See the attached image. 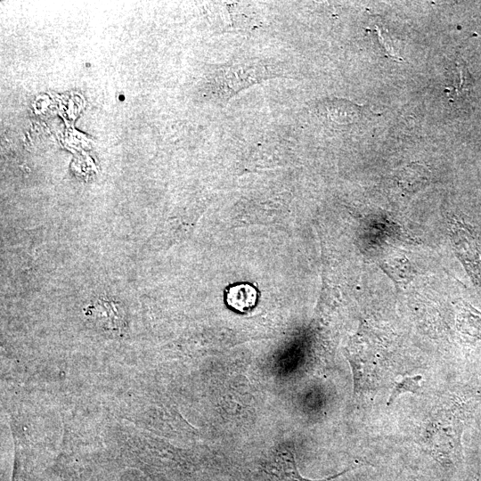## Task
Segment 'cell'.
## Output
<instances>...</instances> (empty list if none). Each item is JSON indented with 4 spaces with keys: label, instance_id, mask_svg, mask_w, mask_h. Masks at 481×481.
I'll list each match as a JSON object with an SVG mask.
<instances>
[{
    "label": "cell",
    "instance_id": "1",
    "mask_svg": "<svg viewBox=\"0 0 481 481\" xmlns=\"http://www.w3.org/2000/svg\"><path fill=\"white\" fill-rule=\"evenodd\" d=\"M214 78L217 102H226L243 88L275 76L261 62L236 63L217 69Z\"/></svg>",
    "mask_w": 481,
    "mask_h": 481
},
{
    "label": "cell",
    "instance_id": "2",
    "mask_svg": "<svg viewBox=\"0 0 481 481\" xmlns=\"http://www.w3.org/2000/svg\"><path fill=\"white\" fill-rule=\"evenodd\" d=\"M452 249L476 287H481V240L465 222L453 217L449 221Z\"/></svg>",
    "mask_w": 481,
    "mask_h": 481
},
{
    "label": "cell",
    "instance_id": "3",
    "mask_svg": "<svg viewBox=\"0 0 481 481\" xmlns=\"http://www.w3.org/2000/svg\"><path fill=\"white\" fill-rule=\"evenodd\" d=\"M474 80L464 61L456 58L448 70L444 94L450 103L463 102L470 96Z\"/></svg>",
    "mask_w": 481,
    "mask_h": 481
},
{
    "label": "cell",
    "instance_id": "4",
    "mask_svg": "<svg viewBox=\"0 0 481 481\" xmlns=\"http://www.w3.org/2000/svg\"><path fill=\"white\" fill-rule=\"evenodd\" d=\"M390 181L393 189L404 197L426 187L430 181V173L424 166L413 163L398 170Z\"/></svg>",
    "mask_w": 481,
    "mask_h": 481
},
{
    "label": "cell",
    "instance_id": "5",
    "mask_svg": "<svg viewBox=\"0 0 481 481\" xmlns=\"http://www.w3.org/2000/svg\"><path fill=\"white\" fill-rule=\"evenodd\" d=\"M455 311V325L460 334L469 342L481 341V311L463 299L456 301Z\"/></svg>",
    "mask_w": 481,
    "mask_h": 481
},
{
    "label": "cell",
    "instance_id": "6",
    "mask_svg": "<svg viewBox=\"0 0 481 481\" xmlns=\"http://www.w3.org/2000/svg\"><path fill=\"white\" fill-rule=\"evenodd\" d=\"M371 28H369V32L376 40L377 45L382 53L390 59L395 61H402L399 49L396 47L388 30L377 20L371 23Z\"/></svg>",
    "mask_w": 481,
    "mask_h": 481
},
{
    "label": "cell",
    "instance_id": "7",
    "mask_svg": "<svg viewBox=\"0 0 481 481\" xmlns=\"http://www.w3.org/2000/svg\"><path fill=\"white\" fill-rule=\"evenodd\" d=\"M256 300L257 292L249 285L235 286L227 293L228 305L240 312L250 310L255 306Z\"/></svg>",
    "mask_w": 481,
    "mask_h": 481
},
{
    "label": "cell",
    "instance_id": "8",
    "mask_svg": "<svg viewBox=\"0 0 481 481\" xmlns=\"http://www.w3.org/2000/svg\"><path fill=\"white\" fill-rule=\"evenodd\" d=\"M380 266L397 283H406L413 276V269L404 257H390Z\"/></svg>",
    "mask_w": 481,
    "mask_h": 481
},
{
    "label": "cell",
    "instance_id": "9",
    "mask_svg": "<svg viewBox=\"0 0 481 481\" xmlns=\"http://www.w3.org/2000/svg\"><path fill=\"white\" fill-rule=\"evenodd\" d=\"M421 376L402 377L395 381L389 395L387 405H390L400 395L410 392L416 393L420 388Z\"/></svg>",
    "mask_w": 481,
    "mask_h": 481
}]
</instances>
